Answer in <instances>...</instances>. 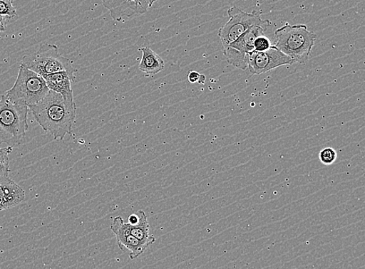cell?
Returning <instances> with one entry per match:
<instances>
[{
    "mask_svg": "<svg viewBox=\"0 0 365 269\" xmlns=\"http://www.w3.org/2000/svg\"><path fill=\"white\" fill-rule=\"evenodd\" d=\"M36 120L43 130L54 140L62 141L68 134L72 133L76 119V110L68 107L63 97L53 90L38 103L31 106Z\"/></svg>",
    "mask_w": 365,
    "mask_h": 269,
    "instance_id": "6da1fadb",
    "label": "cell"
},
{
    "mask_svg": "<svg viewBox=\"0 0 365 269\" xmlns=\"http://www.w3.org/2000/svg\"><path fill=\"white\" fill-rule=\"evenodd\" d=\"M29 107L0 95V145L15 147L24 144L29 126Z\"/></svg>",
    "mask_w": 365,
    "mask_h": 269,
    "instance_id": "7a4b0ae2",
    "label": "cell"
},
{
    "mask_svg": "<svg viewBox=\"0 0 365 269\" xmlns=\"http://www.w3.org/2000/svg\"><path fill=\"white\" fill-rule=\"evenodd\" d=\"M274 36V46L292 58L294 63L305 64L308 62L317 35L310 31L307 25L285 23L282 28L275 31Z\"/></svg>",
    "mask_w": 365,
    "mask_h": 269,
    "instance_id": "3957f363",
    "label": "cell"
},
{
    "mask_svg": "<svg viewBox=\"0 0 365 269\" xmlns=\"http://www.w3.org/2000/svg\"><path fill=\"white\" fill-rule=\"evenodd\" d=\"M49 90L46 80L41 75L20 64L14 85L4 94L14 102L30 107L43 99Z\"/></svg>",
    "mask_w": 365,
    "mask_h": 269,
    "instance_id": "277c9868",
    "label": "cell"
},
{
    "mask_svg": "<svg viewBox=\"0 0 365 269\" xmlns=\"http://www.w3.org/2000/svg\"><path fill=\"white\" fill-rule=\"evenodd\" d=\"M21 65L41 77L61 71L76 72L72 62L61 54L58 48L52 44H43L37 52L22 58Z\"/></svg>",
    "mask_w": 365,
    "mask_h": 269,
    "instance_id": "5b68a950",
    "label": "cell"
},
{
    "mask_svg": "<svg viewBox=\"0 0 365 269\" xmlns=\"http://www.w3.org/2000/svg\"><path fill=\"white\" fill-rule=\"evenodd\" d=\"M229 21L219 29L218 36L222 41V49L226 48L232 42L255 25H259L267 29L272 24L269 20H262L261 11L246 13L236 6L231 7L227 11Z\"/></svg>",
    "mask_w": 365,
    "mask_h": 269,
    "instance_id": "8992f818",
    "label": "cell"
},
{
    "mask_svg": "<svg viewBox=\"0 0 365 269\" xmlns=\"http://www.w3.org/2000/svg\"><path fill=\"white\" fill-rule=\"evenodd\" d=\"M267 30L259 25H255L232 44L222 49L227 62L236 68L247 70L248 55L254 51V41L258 37L264 36Z\"/></svg>",
    "mask_w": 365,
    "mask_h": 269,
    "instance_id": "52a82bcc",
    "label": "cell"
},
{
    "mask_svg": "<svg viewBox=\"0 0 365 269\" xmlns=\"http://www.w3.org/2000/svg\"><path fill=\"white\" fill-rule=\"evenodd\" d=\"M292 58L284 54L274 46L265 52L253 51L248 55V70L252 74L260 75L278 68L279 66L294 64Z\"/></svg>",
    "mask_w": 365,
    "mask_h": 269,
    "instance_id": "ba28073f",
    "label": "cell"
},
{
    "mask_svg": "<svg viewBox=\"0 0 365 269\" xmlns=\"http://www.w3.org/2000/svg\"><path fill=\"white\" fill-rule=\"evenodd\" d=\"M124 223L121 216H116L112 223L111 230L115 235L118 247L133 260L140 256L148 246L127 231Z\"/></svg>",
    "mask_w": 365,
    "mask_h": 269,
    "instance_id": "9c48e42d",
    "label": "cell"
},
{
    "mask_svg": "<svg viewBox=\"0 0 365 269\" xmlns=\"http://www.w3.org/2000/svg\"><path fill=\"white\" fill-rule=\"evenodd\" d=\"M42 78L46 80L50 90L61 95L63 97L66 106L76 111L72 90V82L75 79L74 72L61 71L46 75Z\"/></svg>",
    "mask_w": 365,
    "mask_h": 269,
    "instance_id": "30bf717a",
    "label": "cell"
},
{
    "mask_svg": "<svg viewBox=\"0 0 365 269\" xmlns=\"http://www.w3.org/2000/svg\"><path fill=\"white\" fill-rule=\"evenodd\" d=\"M25 199V192L9 176L0 178V211L19 206Z\"/></svg>",
    "mask_w": 365,
    "mask_h": 269,
    "instance_id": "8fae6325",
    "label": "cell"
},
{
    "mask_svg": "<svg viewBox=\"0 0 365 269\" xmlns=\"http://www.w3.org/2000/svg\"><path fill=\"white\" fill-rule=\"evenodd\" d=\"M104 6L117 22L128 20L138 15L132 0H101Z\"/></svg>",
    "mask_w": 365,
    "mask_h": 269,
    "instance_id": "7c38bea8",
    "label": "cell"
},
{
    "mask_svg": "<svg viewBox=\"0 0 365 269\" xmlns=\"http://www.w3.org/2000/svg\"><path fill=\"white\" fill-rule=\"evenodd\" d=\"M140 221L137 224L132 225L129 223H124L125 228L133 237L138 238L147 246H150L155 242V238L150 233V224L148 217L142 210L138 211Z\"/></svg>",
    "mask_w": 365,
    "mask_h": 269,
    "instance_id": "4fadbf2b",
    "label": "cell"
},
{
    "mask_svg": "<svg viewBox=\"0 0 365 269\" xmlns=\"http://www.w3.org/2000/svg\"><path fill=\"white\" fill-rule=\"evenodd\" d=\"M142 58L139 70L148 75H155L165 69V62L149 47L140 48Z\"/></svg>",
    "mask_w": 365,
    "mask_h": 269,
    "instance_id": "5bb4252c",
    "label": "cell"
},
{
    "mask_svg": "<svg viewBox=\"0 0 365 269\" xmlns=\"http://www.w3.org/2000/svg\"><path fill=\"white\" fill-rule=\"evenodd\" d=\"M13 147H0V178L1 176H9L10 159L9 155L12 153Z\"/></svg>",
    "mask_w": 365,
    "mask_h": 269,
    "instance_id": "9a60e30c",
    "label": "cell"
},
{
    "mask_svg": "<svg viewBox=\"0 0 365 269\" xmlns=\"http://www.w3.org/2000/svg\"><path fill=\"white\" fill-rule=\"evenodd\" d=\"M0 15L11 20L18 16L14 0H0Z\"/></svg>",
    "mask_w": 365,
    "mask_h": 269,
    "instance_id": "2e32d148",
    "label": "cell"
},
{
    "mask_svg": "<svg viewBox=\"0 0 365 269\" xmlns=\"http://www.w3.org/2000/svg\"><path fill=\"white\" fill-rule=\"evenodd\" d=\"M337 154L336 150L331 147H327L320 151V162L325 165H331L336 162Z\"/></svg>",
    "mask_w": 365,
    "mask_h": 269,
    "instance_id": "e0dca14e",
    "label": "cell"
},
{
    "mask_svg": "<svg viewBox=\"0 0 365 269\" xmlns=\"http://www.w3.org/2000/svg\"><path fill=\"white\" fill-rule=\"evenodd\" d=\"M272 47V42L265 35L258 37L254 41V51L265 52Z\"/></svg>",
    "mask_w": 365,
    "mask_h": 269,
    "instance_id": "ac0fdd59",
    "label": "cell"
},
{
    "mask_svg": "<svg viewBox=\"0 0 365 269\" xmlns=\"http://www.w3.org/2000/svg\"><path fill=\"white\" fill-rule=\"evenodd\" d=\"M157 1L158 0H132L138 15L146 14L153 4Z\"/></svg>",
    "mask_w": 365,
    "mask_h": 269,
    "instance_id": "d6986e66",
    "label": "cell"
},
{
    "mask_svg": "<svg viewBox=\"0 0 365 269\" xmlns=\"http://www.w3.org/2000/svg\"><path fill=\"white\" fill-rule=\"evenodd\" d=\"M200 74L197 71H191L188 75V80L190 83H198Z\"/></svg>",
    "mask_w": 365,
    "mask_h": 269,
    "instance_id": "ffe728a7",
    "label": "cell"
},
{
    "mask_svg": "<svg viewBox=\"0 0 365 269\" xmlns=\"http://www.w3.org/2000/svg\"><path fill=\"white\" fill-rule=\"evenodd\" d=\"M11 19L5 18L0 15V32H4L6 30V25L9 23Z\"/></svg>",
    "mask_w": 365,
    "mask_h": 269,
    "instance_id": "44dd1931",
    "label": "cell"
},
{
    "mask_svg": "<svg viewBox=\"0 0 365 269\" xmlns=\"http://www.w3.org/2000/svg\"><path fill=\"white\" fill-rule=\"evenodd\" d=\"M140 221V217L138 213H135L134 214H132L129 217V223L134 225L137 224Z\"/></svg>",
    "mask_w": 365,
    "mask_h": 269,
    "instance_id": "7402d4cb",
    "label": "cell"
},
{
    "mask_svg": "<svg viewBox=\"0 0 365 269\" xmlns=\"http://www.w3.org/2000/svg\"><path fill=\"white\" fill-rule=\"evenodd\" d=\"M205 80H206V77L205 75H202V74H200V79H199V81L198 83L200 84H205Z\"/></svg>",
    "mask_w": 365,
    "mask_h": 269,
    "instance_id": "603a6c76",
    "label": "cell"
}]
</instances>
